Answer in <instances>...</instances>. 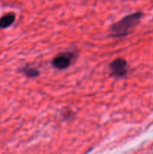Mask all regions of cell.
<instances>
[{"label":"cell","mask_w":153,"mask_h":154,"mask_svg":"<svg viewBox=\"0 0 153 154\" xmlns=\"http://www.w3.org/2000/svg\"><path fill=\"white\" fill-rule=\"evenodd\" d=\"M110 70L112 76L122 78L128 72L127 61L123 58H116L110 64Z\"/></svg>","instance_id":"7a4b0ae2"},{"label":"cell","mask_w":153,"mask_h":154,"mask_svg":"<svg viewBox=\"0 0 153 154\" xmlns=\"http://www.w3.org/2000/svg\"><path fill=\"white\" fill-rule=\"evenodd\" d=\"M20 71L28 78H36L40 75V72H38V69H34V68L28 67V66L22 68Z\"/></svg>","instance_id":"5b68a950"},{"label":"cell","mask_w":153,"mask_h":154,"mask_svg":"<svg viewBox=\"0 0 153 154\" xmlns=\"http://www.w3.org/2000/svg\"><path fill=\"white\" fill-rule=\"evenodd\" d=\"M72 59L73 58L71 53H62L54 57L52 61V65L55 69L63 70L70 66Z\"/></svg>","instance_id":"3957f363"},{"label":"cell","mask_w":153,"mask_h":154,"mask_svg":"<svg viewBox=\"0 0 153 154\" xmlns=\"http://www.w3.org/2000/svg\"><path fill=\"white\" fill-rule=\"evenodd\" d=\"M142 16V12L138 11L124 17L121 20L111 26L110 29V35L114 38H119L127 35L130 29L139 23Z\"/></svg>","instance_id":"6da1fadb"},{"label":"cell","mask_w":153,"mask_h":154,"mask_svg":"<svg viewBox=\"0 0 153 154\" xmlns=\"http://www.w3.org/2000/svg\"><path fill=\"white\" fill-rule=\"evenodd\" d=\"M15 14L14 13H8L0 18V29H6L11 26L15 20Z\"/></svg>","instance_id":"277c9868"}]
</instances>
